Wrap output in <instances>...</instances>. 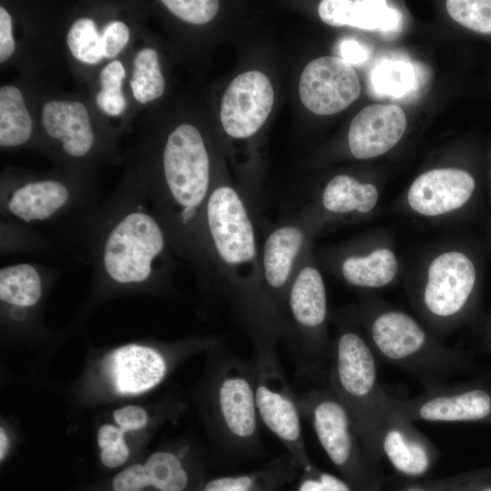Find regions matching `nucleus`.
I'll return each instance as SVG.
<instances>
[{
    "label": "nucleus",
    "mask_w": 491,
    "mask_h": 491,
    "mask_svg": "<svg viewBox=\"0 0 491 491\" xmlns=\"http://www.w3.org/2000/svg\"><path fill=\"white\" fill-rule=\"evenodd\" d=\"M176 259L164 226L141 200L99 209L81 262L91 267L84 309L129 296H175Z\"/></svg>",
    "instance_id": "1"
},
{
    "label": "nucleus",
    "mask_w": 491,
    "mask_h": 491,
    "mask_svg": "<svg viewBox=\"0 0 491 491\" xmlns=\"http://www.w3.org/2000/svg\"><path fill=\"white\" fill-rule=\"evenodd\" d=\"M203 270L197 284L203 294L223 289L234 317L252 344L278 342L276 321L266 300L261 244L244 200L230 185L209 194L202 225Z\"/></svg>",
    "instance_id": "2"
},
{
    "label": "nucleus",
    "mask_w": 491,
    "mask_h": 491,
    "mask_svg": "<svg viewBox=\"0 0 491 491\" xmlns=\"http://www.w3.org/2000/svg\"><path fill=\"white\" fill-rule=\"evenodd\" d=\"M210 352L207 400L214 436L223 453L237 457L252 456L262 445L254 360L232 353L224 346V340Z\"/></svg>",
    "instance_id": "3"
},
{
    "label": "nucleus",
    "mask_w": 491,
    "mask_h": 491,
    "mask_svg": "<svg viewBox=\"0 0 491 491\" xmlns=\"http://www.w3.org/2000/svg\"><path fill=\"white\" fill-rule=\"evenodd\" d=\"M326 383L347 408L364 452L374 467L383 458L379 435L383 418L376 362L369 346L355 330H341L334 346Z\"/></svg>",
    "instance_id": "4"
},
{
    "label": "nucleus",
    "mask_w": 491,
    "mask_h": 491,
    "mask_svg": "<svg viewBox=\"0 0 491 491\" xmlns=\"http://www.w3.org/2000/svg\"><path fill=\"white\" fill-rule=\"evenodd\" d=\"M326 316L325 283L320 271L310 262L308 248L285 295L279 341L286 345L299 370L312 377L322 372Z\"/></svg>",
    "instance_id": "5"
},
{
    "label": "nucleus",
    "mask_w": 491,
    "mask_h": 491,
    "mask_svg": "<svg viewBox=\"0 0 491 491\" xmlns=\"http://www.w3.org/2000/svg\"><path fill=\"white\" fill-rule=\"evenodd\" d=\"M302 417L313 427L331 463L343 478L363 490L384 488V481L367 459L347 408L324 380L297 396Z\"/></svg>",
    "instance_id": "6"
},
{
    "label": "nucleus",
    "mask_w": 491,
    "mask_h": 491,
    "mask_svg": "<svg viewBox=\"0 0 491 491\" xmlns=\"http://www.w3.org/2000/svg\"><path fill=\"white\" fill-rule=\"evenodd\" d=\"M255 398L260 423L285 446L304 469L312 466L302 430L297 396L283 369L277 342L254 345Z\"/></svg>",
    "instance_id": "7"
},
{
    "label": "nucleus",
    "mask_w": 491,
    "mask_h": 491,
    "mask_svg": "<svg viewBox=\"0 0 491 491\" xmlns=\"http://www.w3.org/2000/svg\"><path fill=\"white\" fill-rule=\"evenodd\" d=\"M370 336L384 358L407 371L424 389L449 383L466 371V365L458 358L427 352L426 332L403 312L388 311L376 316L370 325Z\"/></svg>",
    "instance_id": "8"
},
{
    "label": "nucleus",
    "mask_w": 491,
    "mask_h": 491,
    "mask_svg": "<svg viewBox=\"0 0 491 491\" xmlns=\"http://www.w3.org/2000/svg\"><path fill=\"white\" fill-rule=\"evenodd\" d=\"M383 399L411 422L491 425V382L485 378L446 383L407 399L398 398L385 388Z\"/></svg>",
    "instance_id": "9"
},
{
    "label": "nucleus",
    "mask_w": 491,
    "mask_h": 491,
    "mask_svg": "<svg viewBox=\"0 0 491 491\" xmlns=\"http://www.w3.org/2000/svg\"><path fill=\"white\" fill-rule=\"evenodd\" d=\"M223 340V337L213 336L176 347L129 343L105 353L101 367L118 393L136 395L158 385L166 376L172 359L181 352L210 349Z\"/></svg>",
    "instance_id": "10"
},
{
    "label": "nucleus",
    "mask_w": 491,
    "mask_h": 491,
    "mask_svg": "<svg viewBox=\"0 0 491 491\" xmlns=\"http://www.w3.org/2000/svg\"><path fill=\"white\" fill-rule=\"evenodd\" d=\"M310 223L297 217L276 222L266 231L261 243L262 285L278 332L286 292L301 258L309 248Z\"/></svg>",
    "instance_id": "11"
},
{
    "label": "nucleus",
    "mask_w": 491,
    "mask_h": 491,
    "mask_svg": "<svg viewBox=\"0 0 491 491\" xmlns=\"http://www.w3.org/2000/svg\"><path fill=\"white\" fill-rule=\"evenodd\" d=\"M361 91L353 65L340 56L326 55L309 62L299 81V95L311 112L328 115L343 111Z\"/></svg>",
    "instance_id": "12"
},
{
    "label": "nucleus",
    "mask_w": 491,
    "mask_h": 491,
    "mask_svg": "<svg viewBox=\"0 0 491 491\" xmlns=\"http://www.w3.org/2000/svg\"><path fill=\"white\" fill-rule=\"evenodd\" d=\"M382 405L379 435L382 456L406 479L425 478L440 457L438 448L413 426V422L391 409L383 396Z\"/></svg>",
    "instance_id": "13"
},
{
    "label": "nucleus",
    "mask_w": 491,
    "mask_h": 491,
    "mask_svg": "<svg viewBox=\"0 0 491 491\" xmlns=\"http://www.w3.org/2000/svg\"><path fill=\"white\" fill-rule=\"evenodd\" d=\"M273 104L274 89L269 78L257 70L242 73L231 81L223 95V128L235 138L251 136L263 125Z\"/></svg>",
    "instance_id": "14"
},
{
    "label": "nucleus",
    "mask_w": 491,
    "mask_h": 491,
    "mask_svg": "<svg viewBox=\"0 0 491 491\" xmlns=\"http://www.w3.org/2000/svg\"><path fill=\"white\" fill-rule=\"evenodd\" d=\"M476 279L473 262L463 253L446 252L436 257L428 270L425 303L438 317L459 313L471 295Z\"/></svg>",
    "instance_id": "15"
},
{
    "label": "nucleus",
    "mask_w": 491,
    "mask_h": 491,
    "mask_svg": "<svg viewBox=\"0 0 491 491\" xmlns=\"http://www.w3.org/2000/svg\"><path fill=\"white\" fill-rule=\"evenodd\" d=\"M406 127L403 109L396 105L374 104L363 108L352 120L348 145L358 159L378 156L390 150Z\"/></svg>",
    "instance_id": "16"
},
{
    "label": "nucleus",
    "mask_w": 491,
    "mask_h": 491,
    "mask_svg": "<svg viewBox=\"0 0 491 491\" xmlns=\"http://www.w3.org/2000/svg\"><path fill=\"white\" fill-rule=\"evenodd\" d=\"M474 177L457 168H436L423 173L408 190L410 206L425 215H439L464 205L475 190Z\"/></svg>",
    "instance_id": "17"
},
{
    "label": "nucleus",
    "mask_w": 491,
    "mask_h": 491,
    "mask_svg": "<svg viewBox=\"0 0 491 491\" xmlns=\"http://www.w3.org/2000/svg\"><path fill=\"white\" fill-rule=\"evenodd\" d=\"M42 124L46 133L62 142L66 155L85 156L94 145V134L86 107L76 101L54 100L42 108Z\"/></svg>",
    "instance_id": "18"
},
{
    "label": "nucleus",
    "mask_w": 491,
    "mask_h": 491,
    "mask_svg": "<svg viewBox=\"0 0 491 491\" xmlns=\"http://www.w3.org/2000/svg\"><path fill=\"white\" fill-rule=\"evenodd\" d=\"M318 15L329 25L365 30L392 31L400 22L398 11L379 0H324Z\"/></svg>",
    "instance_id": "19"
},
{
    "label": "nucleus",
    "mask_w": 491,
    "mask_h": 491,
    "mask_svg": "<svg viewBox=\"0 0 491 491\" xmlns=\"http://www.w3.org/2000/svg\"><path fill=\"white\" fill-rule=\"evenodd\" d=\"M298 466L288 454L254 472L213 478L202 491H276L292 477Z\"/></svg>",
    "instance_id": "20"
},
{
    "label": "nucleus",
    "mask_w": 491,
    "mask_h": 491,
    "mask_svg": "<svg viewBox=\"0 0 491 491\" xmlns=\"http://www.w3.org/2000/svg\"><path fill=\"white\" fill-rule=\"evenodd\" d=\"M398 263L386 248L376 249L366 256H349L343 260L340 272L344 279L356 286L379 287L396 276Z\"/></svg>",
    "instance_id": "21"
},
{
    "label": "nucleus",
    "mask_w": 491,
    "mask_h": 491,
    "mask_svg": "<svg viewBox=\"0 0 491 491\" xmlns=\"http://www.w3.org/2000/svg\"><path fill=\"white\" fill-rule=\"evenodd\" d=\"M378 192L375 185L358 182L347 175L334 176L326 185L322 195L324 208L334 214L353 211L368 213L376 205Z\"/></svg>",
    "instance_id": "22"
},
{
    "label": "nucleus",
    "mask_w": 491,
    "mask_h": 491,
    "mask_svg": "<svg viewBox=\"0 0 491 491\" xmlns=\"http://www.w3.org/2000/svg\"><path fill=\"white\" fill-rule=\"evenodd\" d=\"M33 128L21 91L14 85L0 88V145L5 147L25 144Z\"/></svg>",
    "instance_id": "23"
},
{
    "label": "nucleus",
    "mask_w": 491,
    "mask_h": 491,
    "mask_svg": "<svg viewBox=\"0 0 491 491\" xmlns=\"http://www.w3.org/2000/svg\"><path fill=\"white\" fill-rule=\"evenodd\" d=\"M190 451L189 445H183L175 452L159 451L152 454L144 465L149 486L159 491H185L189 485V474L184 460Z\"/></svg>",
    "instance_id": "24"
},
{
    "label": "nucleus",
    "mask_w": 491,
    "mask_h": 491,
    "mask_svg": "<svg viewBox=\"0 0 491 491\" xmlns=\"http://www.w3.org/2000/svg\"><path fill=\"white\" fill-rule=\"evenodd\" d=\"M130 85L135 100L146 104L160 97L165 90L158 55L153 48L140 50L134 59Z\"/></svg>",
    "instance_id": "25"
},
{
    "label": "nucleus",
    "mask_w": 491,
    "mask_h": 491,
    "mask_svg": "<svg viewBox=\"0 0 491 491\" xmlns=\"http://www.w3.org/2000/svg\"><path fill=\"white\" fill-rule=\"evenodd\" d=\"M66 41L71 54L80 62L94 65L104 57L101 35L90 18L75 20L67 33Z\"/></svg>",
    "instance_id": "26"
},
{
    "label": "nucleus",
    "mask_w": 491,
    "mask_h": 491,
    "mask_svg": "<svg viewBox=\"0 0 491 491\" xmlns=\"http://www.w3.org/2000/svg\"><path fill=\"white\" fill-rule=\"evenodd\" d=\"M0 252L11 254L55 255L52 246L37 234L6 220L0 219Z\"/></svg>",
    "instance_id": "27"
},
{
    "label": "nucleus",
    "mask_w": 491,
    "mask_h": 491,
    "mask_svg": "<svg viewBox=\"0 0 491 491\" xmlns=\"http://www.w3.org/2000/svg\"><path fill=\"white\" fill-rule=\"evenodd\" d=\"M125 75V68L117 60L108 63L100 72L101 90L95 101L97 106L109 115H118L125 109L126 101L121 89Z\"/></svg>",
    "instance_id": "28"
},
{
    "label": "nucleus",
    "mask_w": 491,
    "mask_h": 491,
    "mask_svg": "<svg viewBox=\"0 0 491 491\" xmlns=\"http://www.w3.org/2000/svg\"><path fill=\"white\" fill-rule=\"evenodd\" d=\"M414 79L413 67L404 61H385L372 74V83L376 91L396 97L413 87Z\"/></svg>",
    "instance_id": "29"
},
{
    "label": "nucleus",
    "mask_w": 491,
    "mask_h": 491,
    "mask_svg": "<svg viewBox=\"0 0 491 491\" xmlns=\"http://www.w3.org/2000/svg\"><path fill=\"white\" fill-rule=\"evenodd\" d=\"M448 15L461 25L491 35V0H447Z\"/></svg>",
    "instance_id": "30"
},
{
    "label": "nucleus",
    "mask_w": 491,
    "mask_h": 491,
    "mask_svg": "<svg viewBox=\"0 0 491 491\" xmlns=\"http://www.w3.org/2000/svg\"><path fill=\"white\" fill-rule=\"evenodd\" d=\"M161 3L175 16L195 25L208 23L219 9V2L215 0H163Z\"/></svg>",
    "instance_id": "31"
},
{
    "label": "nucleus",
    "mask_w": 491,
    "mask_h": 491,
    "mask_svg": "<svg viewBox=\"0 0 491 491\" xmlns=\"http://www.w3.org/2000/svg\"><path fill=\"white\" fill-rule=\"evenodd\" d=\"M438 491H491V464L436 479Z\"/></svg>",
    "instance_id": "32"
},
{
    "label": "nucleus",
    "mask_w": 491,
    "mask_h": 491,
    "mask_svg": "<svg viewBox=\"0 0 491 491\" xmlns=\"http://www.w3.org/2000/svg\"><path fill=\"white\" fill-rule=\"evenodd\" d=\"M304 470L305 475L297 491H363L354 487L344 478L321 471L314 466ZM368 491H385V487Z\"/></svg>",
    "instance_id": "33"
},
{
    "label": "nucleus",
    "mask_w": 491,
    "mask_h": 491,
    "mask_svg": "<svg viewBox=\"0 0 491 491\" xmlns=\"http://www.w3.org/2000/svg\"><path fill=\"white\" fill-rule=\"evenodd\" d=\"M101 40L104 57L114 58L127 44L129 29L121 21H112L104 27Z\"/></svg>",
    "instance_id": "34"
},
{
    "label": "nucleus",
    "mask_w": 491,
    "mask_h": 491,
    "mask_svg": "<svg viewBox=\"0 0 491 491\" xmlns=\"http://www.w3.org/2000/svg\"><path fill=\"white\" fill-rule=\"evenodd\" d=\"M112 486L115 491H141L149 486L144 465H133L118 473Z\"/></svg>",
    "instance_id": "35"
},
{
    "label": "nucleus",
    "mask_w": 491,
    "mask_h": 491,
    "mask_svg": "<svg viewBox=\"0 0 491 491\" xmlns=\"http://www.w3.org/2000/svg\"><path fill=\"white\" fill-rule=\"evenodd\" d=\"M113 416L119 427L125 432L138 430L148 421L147 412L139 406H126L116 409Z\"/></svg>",
    "instance_id": "36"
},
{
    "label": "nucleus",
    "mask_w": 491,
    "mask_h": 491,
    "mask_svg": "<svg viewBox=\"0 0 491 491\" xmlns=\"http://www.w3.org/2000/svg\"><path fill=\"white\" fill-rule=\"evenodd\" d=\"M15 48L12 35V18L8 12L0 7V62L4 63L13 55Z\"/></svg>",
    "instance_id": "37"
},
{
    "label": "nucleus",
    "mask_w": 491,
    "mask_h": 491,
    "mask_svg": "<svg viewBox=\"0 0 491 491\" xmlns=\"http://www.w3.org/2000/svg\"><path fill=\"white\" fill-rule=\"evenodd\" d=\"M128 456L129 448L125 440L105 446L100 454L102 463L110 468L120 466Z\"/></svg>",
    "instance_id": "38"
},
{
    "label": "nucleus",
    "mask_w": 491,
    "mask_h": 491,
    "mask_svg": "<svg viewBox=\"0 0 491 491\" xmlns=\"http://www.w3.org/2000/svg\"><path fill=\"white\" fill-rule=\"evenodd\" d=\"M125 431L110 424L103 425L97 432V443L102 449L105 446L125 440Z\"/></svg>",
    "instance_id": "39"
},
{
    "label": "nucleus",
    "mask_w": 491,
    "mask_h": 491,
    "mask_svg": "<svg viewBox=\"0 0 491 491\" xmlns=\"http://www.w3.org/2000/svg\"><path fill=\"white\" fill-rule=\"evenodd\" d=\"M340 51L342 58L352 65V63H360L367 56L366 50L355 41H345L342 43Z\"/></svg>",
    "instance_id": "40"
},
{
    "label": "nucleus",
    "mask_w": 491,
    "mask_h": 491,
    "mask_svg": "<svg viewBox=\"0 0 491 491\" xmlns=\"http://www.w3.org/2000/svg\"><path fill=\"white\" fill-rule=\"evenodd\" d=\"M407 480V479H406ZM399 491H438L436 479L407 480Z\"/></svg>",
    "instance_id": "41"
},
{
    "label": "nucleus",
    "mask_w": 491,
    "mask_h": 491,
    "mask_svg": "<svg viewBox=\"0 0 491 491\" xmlns=\"http://www.w3.org/2000/svg\"><path fill=\"white\" fill-rule=\"evenodd\" d=\"M8 446H9V441L6 436V434L4 431V429L1 428L0 430V458L1 460H3V458L5 457V453L7 452V449H8Z\"/></svg>",
    "instance_id": "42"
}]
</instances>
